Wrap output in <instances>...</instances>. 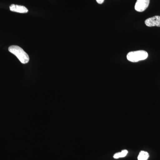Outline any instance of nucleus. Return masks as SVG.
Wrapping results in <instances>:
<instances>
[{
    "label": "nucleus",
    "instance_id": "f257e3e1",
    "mask_svg": "<svg viewBox=\"0 0 160 160\" xmlns=\"http://www.w3.org/2000/svg\"><path fill=\"white\" fill-rule=\"evenodd\" d=\"M9 51L12 54L16 56L20 62L22 64H26L29 62V55L19 46H10L9 48Z\"/></svg>",
    "mask_w": 160,
    "mask_h": 160
},
{
    "label": "nucleus",
    "instance_id": "f03ea898",
    "mask_svg": "<svg viewBox=\"0 0 160 160\" xmlns=\"http://www.w3.org/2000/svg\"><path fill=\"white\" fill-rule=\"evenodd\" d=\"M148 57L147 52L144 50L132 51L127 55V59L132 62H137L146 59Z\"/></svg>",
    "mask_w": 160,
    "mask_h": 160
},
{
    "label": "nucleus",
    "instance_id": "7ed1b4c3",
    "mask_svg": "<svg viewBox=\"0 0 160 160\" xmlns=\"http://www.w3.org/2000/svg\"><path fill=\"white\" fill-rule=\"evenodd\" d=\"M150 0H137L135 5V9L139 12H142L149 6Z\"/></svg>",
    "mask_w": 160,
    "mask_h": 160
},
{
    "label": "nucleus",
    "instance_id": "20e7f679",
    "mask_svg": "<svg viewBox=\"0 0 160 160\" xmlns=\"http://www.w3.org/2000/svg\"><path fill=\"white\" fill-rule=\"evenodd\" d=\"M145 23L146 26L149 27H160V16H155L153 17L149 18L145 21Z\"/></svg>",
    "mask_w": 160,
    "mask_h": 160
},
{
    "label": "nucleus",
    "instance_id": "39448f33",
    "mask_svg": "<svg viewBox=\"0 0 160 160\" xmlns=\"http://www.w3.org/2000/svg\"><path fill=\"white\" fill-rule=\"evenodd\" d=\"M9 9L11 11L19 13H27L28 12V9L25 6L14 4L11 5L9 7Z\"/></svg>",
    "mask_w": 160,
    "mask_h": 160
},
{
    "label": "nucleus",
    "instance_id": "423d86ee",
    "mask_svg": "<svg viewBox=\"0 0 160 160\" xmlns=\"http://www.w3.org/2000/svg\"><path fill=\"white\" fill-rule=\"evenodd\" d=\"M149 158V154L147 152L142 151L140 152L138 156V160H147Z\"/></svg>",
    "mask_w": 160,
    "mask_h": 160
},
{
    "label": "nucleus",
    "instance_id": "0eeeda50",
    "mask_svg": "<svg viewBox=\"0 0 160 160\" xmlns=\"http://www.w3.org/2000/svg\"><path fill=\"white\" fill-rule=\"evenodd\" d=\"M128 152L127 150H123L120 152L116 153L113 156V158L115 159L119 158H123L126 157L128 153Z\"/></svg>",
    "mask_w": 160,
    "mask_h": 160
},
{
    "label": "nucleus",
    "instance_id": "6e6552de",
    "mask_svg": "<svg viewBox=\"0 0 160 160\" xmlns=\"http://www.w3.org/2000/svg\"><path fill=\"white\" fill-rule=\"evenodd\" d=\"M104 1H105V0H96L97 2L98 3L100 4H102V3L104 2Z\"/></svg>",
    "mask_w": 160,
    "mask_h": 160
}]
</instances>
